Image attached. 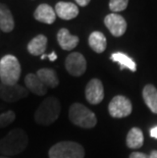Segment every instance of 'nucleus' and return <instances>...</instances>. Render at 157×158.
Wrapping results in <instances>:
<instances>
[{
	"mask_svg": "<svg viewBox=\"0 0 157 158\" xmlns=\"http://www.w3.org/2000/svg\"><path fill=\"white\" fill-rule=\"evenodd\" d=\"M29 143L27 133L22 129L11 130L0 140V153L7 156L18 155L24 151Z\"/></svg>",
	"mask_w": 157,
	"mask_h": 158,
	"instance_id": "obj_1",
	"label": "nucleus"
},
{
	"mask_svg": "<svg viewBox=\"0 0 157 158\" xmlns=\"http://www.w3.org/2000/svg\"><path fill=\"white\" fill-rule=\"evenodd\" d=\"M60 102L55 97H48L40 104L35 112V122L40 126H49L58 118L60 113Z\"/></svg>",
	"mask_w": 157,
	"mask_h": 158,
	"instance_id": "obj_2",
	"label": "nucleus"
},
{
	"mask_svg": "<svg viewBox=\"0 0 157 158\" xmlns=\"http://www.w3.org/2000/svg\"><path fill=\"white\" fill-rule=\"evenodd\" d=\"M22 69L15 56L7 54L0 59V82L4 85H15L21 77Z\"/></svg>",
	"mask_w": 157,
	"mask_h": 158,
	"instance_id": "obj_3",
	"label": "nucleus"
},
{
	"mask_svg": "<svg viewBox=\"0 0 157 158\" xmlns=\"http://www.w3.org/2000/svg\"><path fill=\"white\" fill-rule=\"evenodd\" d=\"M68 116L73 124L83 129H92L97 123L95 113L81 103H73L69 107Z\"/></svg>",
	"mask_w": 157,
	"mask_h": 158,
	"instance_id": "obj_4",
	"label": "nucleus"
},
{
	"mask_svg": "<svg viewBox=\"0 0 157 158\" xmlns=\"http://www.w3.org/2000/svg\"><path fill=\"white\" fill-rule=\"evenodd\" d=\"M49 158H84L85 150L73 141H62L53 145L49 150Z\"/></svg>",
	"mask_w": 157,
	"mask_h": 158,
	"instance_id": "obj_5",
	"label": "nucleus"
},
{
	"mask_svg": "<svg viewBox=\"0 0 157 158\" xmlns=\"http://www.w3.org/2000/svg\"><path fill=\"white\" fill-rule=\"evenodd\" d=\"M133 105L126 96L118 95L113 97L108 105L109 114L114 118H122L132 113Z\"/></svg>",
	"mask_w": 157,
	"mask_h": 158,
	"instance_id": "obj_6",
	"label": "nucleus"
},
{
	"mask_svg": "<svg viewBox=\"0 0 157 158\" xmlns=\"http://www.w3.org/2000/svg\"><path fill=\"white\" fill-rule=\"evenodd\" d=\"M29 91L19 84L15 85H4L0 83V99L6 102H14L26 98Z\"/></svg>",
	"mask_w": 157,
	"mask_h": 158,
	"instance_id": "obj_7",
	"label": "nucleus"
},
{
	"mask_svg": "<svg viewBox=\"0 0 157 158\" xmlns=\"http://www.w3.org/2000/svg\"><path fill=\"white\" fill-rule=\"evenodd\" d=\"M65 69L69 75L73 77H81L85 73L87 69L85 57L79 52L71 53L65 59Z\"/></svg>",
	"mask_w": 157,
	"mask_h": 158,
	"instance_id": "obj_8",
	"label": "nucleus"
},
{
	"mask_svg": "<svg viewBox=\"0 0 157 158\" xmlns=\"http://www.w3.org/2000/svg\"><path fill=\"white\" fill-rule=\"evenodd\" d=\"M85 96L90 104L96 105L101 103L104 99V88L101 81L98 79H92L90 81L86 86Z\"/></svg>",
	"mask_w": 157,
	"mask_h": 158,
	"instance_id": "obj_9",
	"label": "nucleus"
},
{
	"mask_svg": "<svg viewBox=\"0 0 157 158\" xmlns=\"http://www.w3.org/2000/svg\"><path fill=\"white\" fill-rule=\"evenodd\" d=\"M106 28L114 37H121L126 31V22L122 15L118 13H110L104 19Z\"/></svg>",
	"mask_w": 157,
	"mask_h": 158,
	"instance_id": "obj_10",
	"label": "nucleus"
},
{
	"mask_svg": "<svg viewBox=\"0 0 157 158\" xmlns=\"http://www.w3.org/2000/svg\"><path fill=\"white\" fill-rule=\"evenodd\" d=\"M55 13L59 19L69 21L78 16L79 8L75 3L61 1L55 5Z\"/></svg>",
	"mask_w": 157,
	"mask_h": 158,
	"instance_id": "obj_11",
	"label": "nucleus"
},
{
	"mask_svg": "<svg viewBox=\"0 0 157 158\" xmlns=\"http://www.w3.org/2000/svg\"><path fill=\"white\" fill-rule=\"evenodd\" d=\"M25 84L27 86V90L31 91L32 93L38 96H44L47 93L48 88L46 87L38 76L34 73H28L25 78Z\"/></svg>",
	"mask_w": 157,
	"mask_h": 158,
	"instance_id": "obj_12",
	"label": "nucleus"
},
{
	"mask_svg": "<svg viewBox=\"0 0 157 158\" xmlns=\"http://www.w3.org/2000/svg\"><path fill=\"white\" fill-rule=\"evenodd\" d=\"M57 41L59 46L61 47L63 50H72L75 49L76 45L79 44V37L72 35L71 33L68 32V29H60L59 32L57 33Z\"/></svg>",
	"mask_w": 157,
	"mask_h": 158,
	"instance_id": "obj_13",
	"label": "nucleus"
},
{
	"mask_svg": "<svg viewBox=\"0 0 157 158\" xmlns=\"http://www.w3.org/2000/svg\"><path fill=\"white\" fill-rule=\"evenodd\" d=\"M34 18L40 23L51 25L55 22V10L48 4H40L34 12Z\"/></svg>",
	"mask_w": 157,
	"mask_h": 158,
	"instance_id": "obj_14",
	"label": "nucleus"
},
{
	"mask_svg": "<svg viewBox=\"0 0 157 158\" xmlns=\"http://www.w3.org/2000/svg\"><path fill=\"white\" fill-rule=\"evenodd\" d=\"M47 37L44 35H38L35 38H33L28 44V51L30 54L34 56L43 55L47 48Z\"/></svg>",
	"mask_w": 157,
	"mask_h": 158,
	"instance_id": "obj_15",
	"label": "nucleus"
},
{
	"mask_svg": "<svg viewBox=\"0 0 157 158\" xmlns=\"http://www.w3.org/2000/svg\"><path fill=\"white\" fill-rule=\"evenodd\" d=\"M14 28V19L8 7L0 3V30L4 33L11 32Z\"/></svg>",
	"mask_w": 157,
	"mask_h": 158,
	"instance_id": "obj_16",
	"label": "nucleus"
},
{
	"mask_svg": "<svg viewBox=\"0 0 157 158\" xmlns=\"http://www.w3.org/2000/svg\"><path fill=\"white\" fill-rule=\"evenodd\" d=\"M143 99L148 108L157 114V89L151 84H148L143 89Z\"/></svg>",
	"mask_w": 157,
	"mask_h": 158,
	"instance_id": "obj_17",
	"label": "nucleus"
},
{
	"mask_svg": "<svg viewBox=\"0 0 157 158\" xmlns=\"http://www.w3.org/2000/svg\"><path fill=\"white\" fill-rule=\"evenodd\" d=\"M38 78L43 82V84L47 88H56L59 84L58 77L56 75L55 70L52 69H41L36 73Z\"/></svg>",
	"mask_w": 157,
	"mask_h": 158,
	"instance_id": "obj_18",
	"label": "nucleus"
},
{
	"mask_svg": "<svg viewBox=\"0 0 157 158\" xmlns=\"http://www.w3.org/2000/svg\"><path fill=\"white\" fill-rule=\"evenodd\" d=\"M89 45L92 48L93 51L96 53H102L106 49L107 41L105 36L101 32H93L89 36Z\"/></svg>",
	"mask_w": 157,
	"mask_h": 158,
	"instance_id": "obj_19",
	"label": "nucleus"
},
{
	"mask_svg": "<svg viewBox=\"0 0 157 158\" xmlns=\"http://www.w3.org/2000/svg\"><path fill=\"white\" fill-rule=\"evenodd\" d=\"M144 143L143 132L139 127H132L126 136V145L131 149H139Z\"/></svg>",
	"mask_w": 157,
	"mask_h": 158,
	"instance_id": "obj_20",
	"label": "nucleus"
},
{
	"mask_svg": "<svg viewBox=\"0 0 157 158\" xmlns=\"http://www.w3.org/2000/svg\"><path fill=\"white\" fill-rule=\"evenodd\" d=\"M111 59H112V61L118 62L121 64V69H128L130 70H132V72H136L137 65L135 61H134L131 57H129L126 54H125V53H122V52L112 53Z\"/></svg>",
	"mask_w": 157,
	"mask_h": 158,
	"instance_id": "obj_21",
	"label": "nucleus"
},
{
	"mask_svg": "<svg viewBox=\"0 0 157 158\" xmlns=\"http://www.w3.org/2000/svg\"><path fill=\"white\" fill-rule=\"evenodd\" d=\"M129 0H110L109 1V8L112 10L113 13L122 11L128 7Z\"/></svg>",
	"mask_w": 157,
	"mask_h": 158,
	"instance_id": "obj_22",
	"label": "nucleus"
},
{
	"mask_svg": "<svg viewBox=\"0 0 157 158\" xmlns=\"http://www.w3.org/2000/svg\"><path fill=\"white\" fill-rule=\"evenodd\" d=\"M15 119V113L12 110H8L4 113L0 114V129L6 127L8 124L14 122Z\"/></svg>",
	"mask_w": 157,
	"mask_h": 158,
	"instance_id": "obj_23",
	"label": "nucleus"
},
{
	"mask_svg": "<svg viewBox=\"0 0 157 158\" xmlns=\"http://www.w3.org/2000/svg\"><path fill=\"white\" fill-rule=\"evenodd\" d=\"M129 158H149V154L142 152H133Z\"/></svg>",
	"mask_w": 157,
	"mask_h": 158,
	"instance_id": "obj_24",
	"label": "nucleus"
},
{
	"mask_svg": "<svg viewBox=\"0 0 157 158\" xmlns=\"http://www.w3.org/2000/svg\"><path fill=\"white\" fill-rule=\"evenodd\" d=\"M150 136L154 139H157V126L156 127H153L151 130H150Z\"/></svg>",
	"mask_w": 157,
	"mask_h": 158,
	"instance_id": "obj_25",
	"label": "nucleus"
},
{
	"mask_svg": "<svg viewBox=\"0 0 157 158\" xmlns=\"http://www.w3.org/2000/svg\"><path fill=\"white\" fill-rule=\"evenodd\" d=\"M90 1H91V0H76V2L78 3L80 6H86V5H88Z\"/></svg>",
	"mask_w": 157,
	"mask_h": 158,
	"instance_id": "obj_26",
	"label": "nucleus"
},
{
	"mask_svg": "<svg viewBox=\"0 0 157 158\" xmlns=\"http://www.w3.org/2000/svg\"><path fill=\"white\" fill-rule=\"evenodd\" d=\"M46 57H48L49 60H51V61H54V60L57 59V55L55 54V52H54V51L51 52V53H50V54H48V55H46Z\"/></svg>",
	"mask_w": 157,
	"mask_h": 158,
	"instance_id": "obj_27",
	"label": "nucleus"
},
{
	"mask_svg": "<svg viewBox=\"0 0 157 158\" xmlns=\"http://www.w3.org/2000/svg\"><path fill=\"white\" fill-rule=\"evenodd\" d=\"M149 158H157V150H152L149 154Z\"/></svg>",
	"mask_w": 157,
	"mask_h": 158,
	"instance_id": "obj_28",
	"label": "nucleus"
},
{
	"mask_svg": "<svg viewBox=\"0 0 157 158\" xmlns=\"http://www.w3.org/2000/svg\"><path fill=\"white\" fill-rule=\"evenodd\" d=\"M0 158H8V157H5V156H0Z\"/></svg>",
	"mask_w": 157,
	"mask_h": 158,
	"instance_id": "obj_29",
	"label": "nucleus"
}]
</instances>
